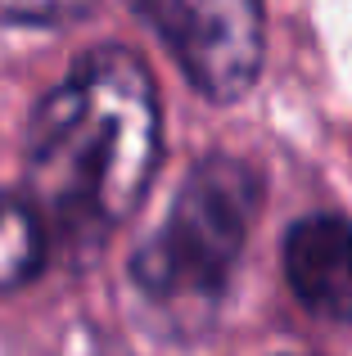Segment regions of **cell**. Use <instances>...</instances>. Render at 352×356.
<instances>
[{"label": "cell", "mask_w": 352, "mask_h": 356, "mask_svg": "<svg viewBox=\"0 0 352 356\" xmlns=\"http://www.w3.org/2000/svg\"><path fill=\"white\" fill-rule=\"evenodd\" d=\"M90 0H0V18L9 23H36V27H54V23H72L86 14Z\"/></svg>", "instance_id": "cell-6"}, {"label": "cell", "mask_w": 352, "mask_h": 356, "mask_svg": "<svg viewBox=\"0 0 352 356\" xmlns=\"http://www.w3.org/2000/svg\"><path fill=\"white\" fill-rule=\"evenodd\" d=\"M163 154L154 77L131 50L99 45L27 122V194L45 235L99 243L141 208Z\"/></svg>", "instance_id": "cell-1"}, {"label": "cell", "mask_w": 352, "mask_h": 356, "mask_svg": "<svg viewBox=\"0 0 352 356\" xmlns=\"http://www.w3.org/2000/svg\"><path fill=\"white\" fill-rule=\"evenodd\" d=\"M285 280L317 321L352 325V221L317 212L285 235Z\"/></svg>", "instance_id": "cell-4"}, {"label": "cell", "mask_w": 352, "mask_h": 356, "mask_svg": "<svg viewBox=\"0 0 352 356\" xmlns=\"http://www.w3.org/2000/svg\"><path fill=\"white\" fill-rule=\"evenodd\" d=\"M262 208V181L244 158L208 154L181 181L168 221L136 248L131 280L163 307H208L226 293L230 270Z\"/></svg>", "instance_id": "cell-2"}, {"label": "cell", "mask_w": 352, "mask_h": 356, "mask_svg": "<svg viewBox=\"0 0 352 356\" xmlns=\"http://www.w3.org/2000/svg\"><path fill=\"white\" fill-rule=\"evenodd\" d=\"M199 95L235 104L262 72V0H136Z\"/></svg>", "instance_id": "cell-3"}, {"label": "cell", "mask_w": 352, "mask_h": 356, "mask_svg": "<svg viewBox=\"0 0 352 356\" xmlns=\"http://www.w3.org/2000/svg\"><path fill=\"white\" fill-rule=\"evenodd\" d=\"M45 261V226L27 199L0 194V293H14L41 270Z\"/></svg>", "instance_id": "cell-5"}]
</instances>
